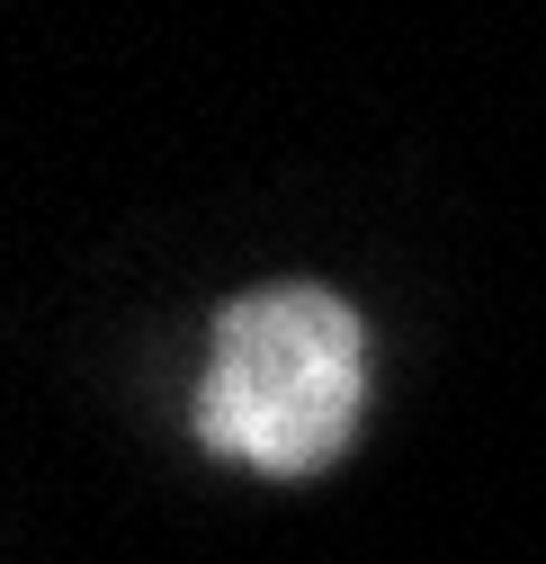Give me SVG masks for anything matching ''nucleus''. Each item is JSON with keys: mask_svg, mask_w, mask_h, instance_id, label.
I'll return each instance as SVG.
<instances>
[{"mask_svg": "<svg viewBox=\"0 0 546 564\" xmlns=\"http://www.w3.org/2000/svg\"><path fill=\"white\" fill-rule=\"evenodd\" d=\"M368 412V332L359 305L314 288V278H269L242 288L197 368L188 431L251 475H323L350 457Z\"/></svg>", "mask_w": 546, "mask_h": 564, "instance_id": "f257e3e1", "label": "nucleus"}]
</instances>
